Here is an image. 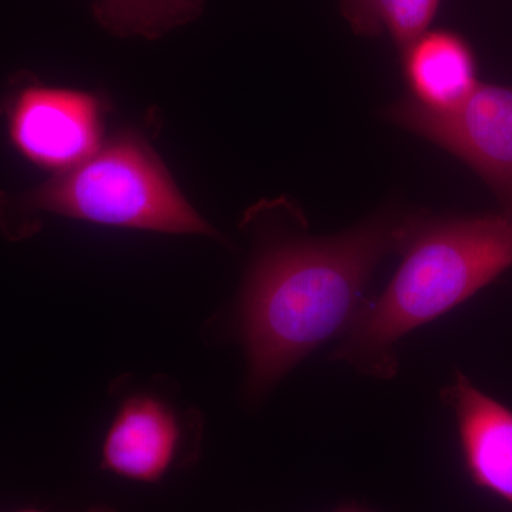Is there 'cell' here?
<instances>
[{
    "label": "cell",
    "mask_w": 512,
    "mask_h": 512,
    "mask_svg": "<svg viewBox=\"0 0 512 512\" xmlns=\"http://www.w3.org/2000/svg\"><path fill=\"white\" fill-rule=\"evenodd\" d=\"M249 212L254 251L234 326L247 356V390L264 397L313 350L355 322L376 266L399 252L410 215L383 211L333 237L305 234L295 214Z\"/></svg>",
    "instance_id": "1"
},
{
    "label": "cell",
    "mask_w": 512,
    "mask_h": 512,
    "mask_svg": "<svg viewBox=\"0 0 512 512\" xmlns=\"http://www.w3.org/2000/svg\"><path fill=\"white\" fill-rule=\"evenodd\" d=\"M399 252L392 281L366 302L333 352V359L377 379L396 375V345L404 335L468 301L512 266V215H410Z\"/></svg>",
    "instance_id": "2"
},
{
    "label": "cell",
    "mask_w": 512,
    "mask_h": 512,
    "mask_svg": "<svg viewBox=\"0 0 512 512\" xmlns=\"http://www.w3.org/2000/svg\"><path fill=\"white\" fill-rule=\"evenodd\" d=\"M42 215L103 227L222 239L192 207L146 137L126 128L63 173L26 191H0V234L23 241Z\"/></svg>",
    "instance_id": "3"
},
{
    "label": "cell",
    "mask_w": 512,
    "mask_h": 512,
    "mask_svg": "<svg viewBox=\"0 0 512 512\" xmlns=\"http://www.w3.org/2000/svg\"><path fill=\"white\" fill-rule=\"evenodd\" d=\"M19 76L0 99V116L20 157L57 174L103 146L107 104L100 94L47 86L32 74Z\"/></svg>",
    "instance_id": "4"
},
{
    "label": "cell",
    "mask_w": 512,
    "mask_h": 512,
    "mask_svg": "<svg viewBox=\"0 0 512 512\" xmlns=\"http://www.w3.org/2000/svg\"><path fill=\"white\" fill-rule=\"evenodd\" d=\"M204 423L160 387L127 389L101 446V467L114 476L157 484L200 457Z\"/></svg>",
    "instance_id": "5"
},
{
    "label": "cell",
    "mask_w": 512,
    "mask_h": 512,
    "mask_svg": "<svg viewBox=\"0 0 512 512\" xmlns=\"http://www.w3.org/2000/svg\"><path fill=\"white\" fill-rule=\"evenodd\" d=\"M387 119L429 140L480 175L512 215V87L478 83L463 103L431 111L410 97L387 109Z\"/></svg>",
    "instance_id": "6"
},
{
    "label": "cell",
    "mask_w": 512,
    "mask_h": 512,
    "mask_svg": "<svg viewBox=\"0 0 512 512\" xmlns=\"http://www.w3.org/2000/svg\"><path fill=\"white\" fill-rule=\"evenodd\" d=\"M471 480L512 505V410L460 370L443 389Z\"/></svg>",
    "instance_id": "7"
},
{
    "label": "cell",
    "mask_w": 512,
    "mask_h": 512,
    "mask_svg": "<svg viewBox=\"0 0 512 512\" xmlns=\"http://www.w3.org/2000/svg\"><path fill=\"white\" fill-rule=\"evenodd\" d=\"M400 52L409 97L424 109H453L480 83L473 47L453 30L430 28Z\"/></svg>",
    "instance_id": "8"
},
{
    "label": "cell",
    "mask_w": 512,
    "mask_h": 512,
    "mask_svg": "<svg viewBox=\"0 0 512 512\" xmlns=\"http://www.w3.org/2000/svg\"><path fill=\"white\" fill-rule=\"evenodd\" d=\"M92 9L110 35L158 40L200 18L205 0H94Z\"/></svg>",
    "instance_id": "9"
},
{
    "label": "cell",
    "mask_w": 512,
    "mask_h": 512,
    "mask_svg": "<svg viewBox=\"0 0 512 512\" xmlns=\"http://www.w3.org/2000/svg\"><path fill=\"white\" fill-rule=\"evenodd\" d=\"M441 0H340L356 35L389 36L400 50L431 28Z\"/></svg>",
    "instance_id": "10"
},
{
    "label": "cell",
    "mask_w": 512,
    "mask_h": 512,
    "mask_svg": "<svg viewBox=\"0 0 512 512\" xmlns=\"http://www.w3.org/2000/svg\"><path fill=\"white\" fill-rule=\"evenodd\" d=\"M335 512H372L367 511L365 508L357 507V505H346V507H340L339 510Z\"/></svg>",
    "instance_id": "11"
},
{
    "label": "cell",
    "mask_w": 512,
    "mask_h": 512,
    "mask_svg": "<svg viewBox=\"0 0 512 512\" xmlns=\"http://www.w3.org/2000/svg\"><path fill=\"white\" fill-rule=\"evenodd\" d=\"M87 512H119V511L113 510V508H110V507H104V505H99V507L90 508V510Z\"/></svg>",
    "instance_id": "12"
},
{
    "label": "cell",
    "mask_w": 512,
    "mask_h": 512,
    "mask_svg": "<svg viewBox=\"0 0 512 512\" xmlns=\"http://www.w3.org/2000/svg\"><path fill=\"white\" fill-rule=\"evenodd\" d=\"M18 512H43V511H39V510H22V511H18Z\"/></svg>",
    "instance_id": "13"
}]
</instances>
